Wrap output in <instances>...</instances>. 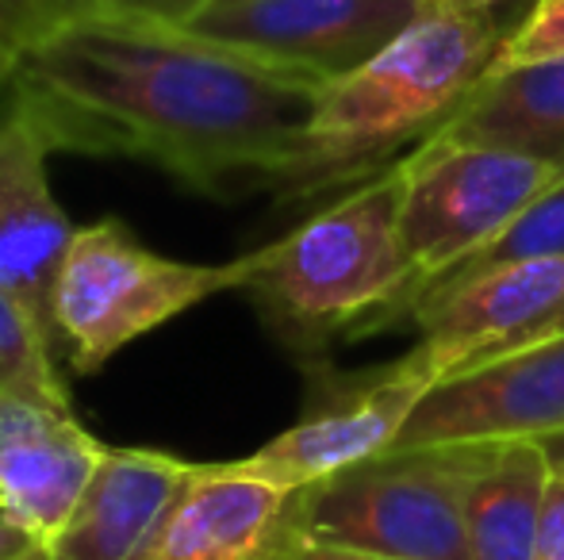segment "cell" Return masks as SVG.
<instances>
[{
  "label": "cell",
  "instance_id": "1",
  "mask_svg": "<svg viewBox=\"0 0 564 560\" xmlns=\"http://www.w3.org/2000/svg\"><path fill=\"white\" fill-rule=\"evenodd\" d=\"M0 89L51 150L139 157L193 193L230 200L276 193L327 81L177 23L62 15Z\"/></svg>",
  "mask_w": 564,
  "mask_h": 560
},
{
  "label": "cell",
  "instance_id": "2",
  "mask_svg": "<svg viewBox=\"0 0 564 560\" xmlns=\"http://www.w3.org/2000/svg\"><path fill=\"white\" fill-rule=\"evenodd\" d=\"M503 35L496 12L426 4L384 51L323 89L300 157L276 185L281 200L369 180L395 150L431 139L484 81Z\"/></svg>",
  "mask_w": 564,
  "mask_h": 560
},
{
  "label": "cell",
  "instance_id": "3",
  "mask_svg": "<svg viewBox=\"0 0 564 560\" xmlns=\"http://www.w3.org/2000/svg\"><path fill=\"white\" fill-rule=\"evenodd\" d=\"M400 162L250 254L242 292L300 353L411 315L419 270L400 234Z\"/></svg>",
  "mask_w": 564,
  "mask_h": 560
},
{
  "label": "cell",
  "instance_id": "4",
  "mask_svg": "<svg viewBox=\"0 0 564 560\" xmlns=\"http://www.w3.org/2000/svg\"><path fill=\"white\" fill-rule=\"evenodd\" d=\"M250 254L224 265L177 262L142 246L123 219L77 227L54 281V345L77 376H93L119 350L219 292H242Z\"/></svg>",
  "mask_w": 564,
  "mask_h": 560
},
{
  "label": "cell",
  "instance_id": "5",
  "mask_svg": "<svg viewBox=\"0 0 564 560\" xmlns=\"http://www.w3.org/2000/svg\"><path fill=\"white\" fill-rule=\"evenodd\" d=\"M480 446L388 449L312 487H296L307 541L395 560H473L465 487Z\"/></svg>",
  "mask_w": 564,
  "mask_h": 560
},
{
  "label": "cell",
  "instance_id": "6",
  "mask_svg": "<svg viewBox=\"0 0 564 560\" xmlns=\"http://www.w3.org/2000/svg\"><path fill=\"white\" fill-rule=\"evenodd\" d=\"M400 234L423 292L499 239L564 169L519 150L434 131L400 162Z\"/></svg>",
  "mask_w": 564,
  "mask_h": 560
},
{
  "label": "cell",
  "instance_id": "7",
  "mask_svg": "<svg viewBox=\"0 0 564 560\" xmlns=\"http://www.w3.org/2000/svg\"><path fill=\"white\" fill-rule=\"evenodd\" d=\"M419 342L395 369L442 381L476 361L519 350L564 330V254L507 262L468 281L442 284L415 299Z\"/></svg>",
  "mask_w": 564,
  "mask_h": 560
},
{
  "label": "cell",
  "instance_id": "8",
  "mask_svg": "<svg viewBox=\"0 0 564 560\" xmlns=\"http://www.w3.org/2000/svg\"><path fill=\"white\" fill-rule=\"evenodd\" d=\"M423 8L419 0H204L181 28L330 85L384 51Z\"/></svg>",
  "mask_w": 564,
  "mask_h": 560
},
{
  "label": "cell",
  "instance_id": "9",
  "mask_svg": "<svg viewBox=\"0 0 564 560\" xmlns=\"http://www.w3.org/2000/svg\"><path fill=\"white\" fill-rule=\"evenodd\" d=\"M564 433V330L426 388L392 449L545 441Z\"/></svg>",
  "mask_w": 564,
  "mask_h": 560
},
{
  "label": "cell",
  "instance_id": "10",
  "mask_svg": "<svg viewBox=\"0 0 564 560\" xmlns=\"http://www.w3.org/2000/svg\"><path fill=\"white\" fill-rule=\"evenodd\" d=\"M296 492L235 464H193L142 560H300Z\"/></svg>",
  "mask_w": 564,
  "mask_h": 560
},
{
  "label": "cell",
  "instance_id": "11",
  "mask_svg": "<svg viewBox=\"0 0 564 560\" xmlns=\"http://www.w3.org/2000/svg\"><path fill=\"white\" fill-rule=\"evenodd\" d=\"M105 453L69 407L0 388V515L35 546L58 538Z\"/></svg>",
  "mask_w": 564,
  "mask_h": 560
},
{
  "label": "cell",
  "instance_id": "12",
  "mask_svg": "<svg viewBox=\"0 0 564 560\" xmlns=\"http://www.w3.org/2000/svg\"><path fill=\"white\" fill-rule=\"evenodd\" d=\"M431 381L411 376L403 369H384L377 381L338 396L335 404L315 407L296 426L269 438L258 453L230 461L235 469L261 476L281 487H312L338 476L346 469L388 453L408 426L411 411L426 396Z\"/></svg>",
  "mask_w": 564,
  "mask_h": 560
},
{
  "label": "cell",
  "instance_id": "13",
  "mask_svg": "<svg viewBox=\"0 0 564 560\" xmlns=\"http://www.w3.org/2000/svg\"><path fill=\"white\" fill-rule=\"evenodd\" d=\"M46 139L15 108L0 112V284L54 342V281L77 227L54 200ZM58 350V345H54Z\"/></svg>",
  "mask_w": 564,
  "mask_h": 560
},
{
  "label": "cell",
  "instance_id": "14",
  "mask_svg": "<svg viewBox=\"0 0 564 560\" xmlns=\"http://www.w3.org/2000/svg\"><path fill=\"white\" fill-rule=\"evenodd\" d=\"M188 476L193 461L162 449L108 446L69 523L46 553L54 560H142Z\"/></svg>",
  "mask_w": 564,
  "mask_h": 560
},
{
  "label": "cell",
  "instance_id": "15",
  "mask_svg": "<svg viewBox=\"0 0 564 560\" xmlns=\"http://www.w3.org/2000/svg\"><path fill=\"white\" fill-rule=\"evenodd\" d=\"M438 131L449 139L519 150L564 169V58L488 69Z\"/></svg>",
  "mask_w": 564,
  "mask_h": 560
},
{
  "label": "cell",
  "instance_id": "16",
  "mask_svg": "<svg viewBox=\"0 0 564 560\" xmlns=\"http://www.w3.org/2000/svg\"><path fill=\"white\" fill-rule=\"evenodd\" d=\"M550 476L553 461L542 441L480 446V461L465 487L473 560H534Z\"/></svg>",
  "mask_w": 564,
  "mask_h": 560
},
{
  "label": "cell",
  "instance_id": "17",
  "mask_svg": "<svg viewBox=\"0 0 564 560\" xmlns=\"http://www.w3.org/2000/svg\"><path fill=\"white\" fill-rule=\"evenodd\" d=\"M0 388L69 407V392L54 369L51 334L4 284H0Z\"/></svg>",
  "mask_w": 564,
  "mask_h": 560
},
{
  "label": "cell",
  "instance_id": "18",
  "mask_svg": "<svg viewBox=\"0 0 564 560\" xmlns=\"http://www.w3.org/2000/svg\"><path fill=\"white\" fill-rule=\"evenodd\" d=\"M564 254V177L553 180L499 239H491L488 246H480L476 254H468L457 270H449L446 277L426 284L423 292L442 288V284L468 281L476 273L499 270L507 262H530V257H561ZM419 292V296H423Z\"/></svg>",
  "mask_w": 564,
  "mask_h": 560
},
{
  "label": "cell",
  "instance_id": "19",
  "mask_svg": "<svg viewBox=\"0 0 564 560\" xmlns=\"http://www.w3.org/2000/svg\"><path fill=\"white\" fill-rule=\"evenodd\" d=\"M545 58H564V0H530L522 20L503 35L491 69H514Z\"/></svg>",
  "mask_w": 564,
  "mask_h": 560
},
{
  "label": "cell",
  "instance_id": "20",
  "mask_svg": "<svg viewBox=\"0 0 564 560\" xmlns=\"http://www.w3.org/2000/svg\"><path fill=\"white\" fill-rule=\"evenodd\" d=\"M58 20L54 0H0V85L8 81L20 54Z\"/></svg>",
  "mask_w": 564,
  "mask_h": 560
},
{
  "label": "cell",
  "instance_id": "21",
  "mask_svg": "<svg viewBox=\"0 0 564 560\" xmlns=\"http://www.w3.org/2000/svg\"><path fill=\"white\" fill-rule=\"evenodd\" d=\"M58 15H134V20L185 23L204 0H54Z\"/></svg>",
  "mask_w": 564,
  "mask_h": 560
},
{
  "label": "cell",
  "instance_id": "22",
  "mask_svg": "<svg viewBox=\"0 0 564 560\" xmlns=\"http://www.w3.org/2000/svg\"><path fill=\"white\" fill-rule=\"evenodd\" d=\"M534 560H564V476L553 472L545 487L542 523H538Z\"/></svg>",
  "mask_w": 564,
  "mask_h": 560
},
{
  "label": "cell",
  "instance_id": "23",
  "mask_svg": "<svg viewBox=\"0 0 564 560\" xmlns=\"http://www.w3.org/2000/svg\"><path fill=\"white\" fill-rule=\"evenodd\" d=\"M300 560H395V557H380V553H361V549H346V546H327V541H307L300 549Z\"/></svg>",
  "mask_w": 564,
  "mask_h": 560
},
{
  "label": "cell",
  "instance_id": "24",
  "mask_svg": "<svg viewBox=\"0 0 564 560\" xmlns=\"http://www.w3.org/2000/svg\"><path fill=\"white\" fill-rule=\"evenodd\" d=\"M31 549H43V546H35L20 526H12L4 515H0V560H23Z\"/></svg>",
  "mask_w": 564,
  "mask_h": 560
},
{
  "label": "cell",
  "instance_id": "25",
  "mask_svg": "<svg viewBox=\"0 0 564 560\" xmlns=\"http://www.w3.org/2000/svg\"><path fill=\"white\" fill-rule=\"evenodd\" d=\"M542 446H545V453H550V461H553V472H561V476H564V433H557V438H545Z\"/></svg>",
  "mask_w": 564,
  "mask_h": 560
},
{
  "label": "cell",
  "instance_id": "26",
  "mask_svg": "<svg viewBox=\"0 0 564 560\" xmlns=\"http://www.w3.org/2000/svg\"><path fill=\"white\" fill-rule=\"evenodd\" d=\"M23 560H54L51 553H46V549H31V553L28 557H23Z\"/></svg>",
  "mask_w": 564,
  "mask_h": 560
},
{
  "label": "cell",
  "instance_id": "27",
  "mask_svg": "<svg viewBox=\"0 0 564 560\" xmlns=\"http://www.w3.org/2000/svg\"><path fill=\"white\" fill-rule=\"evenodd\" d=\"M419 4H453V0H419Z\"/></svg>",
  "mask_w": 564,
  "mask_h": 560
}]
</instances>
